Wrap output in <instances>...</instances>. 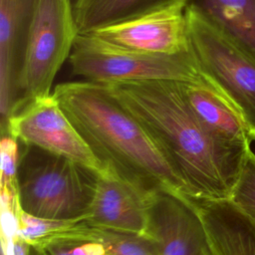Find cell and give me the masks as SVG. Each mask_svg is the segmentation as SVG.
<instances>
[{
  "label": "cell",
  "instance_id": "6da1fadb",
  "mask_svg": "<svg viewBox=\"0 0 255 255\" xmlns=\"http://www.w3.org/2000/svg\"><path fill=\"white\" fill-rule=\"evenodd\" d=\"M142 125L193 200H227L250 142L231 140L209 128L186 101L180 83L154 80L106 84Z\"/></svg>",
  "mask_w": 255,
  "mask_h": 255
},
{
  "label": "cell",
  "instance_id": "7a4b0ae2",
  "mask_svg": "<svg viewBox=\"0 0 255 255\" xmlns=\"http://www.w3.org/2000/svg\"><path fill=\"white\" fill-rule=\"evenodd\" d=\"M53 95L105 171L147 192L167 191L187 197L183 182L156 143L108 85L61 83Z\"/></svg>",
  "mask_w": 255,
  "mask_h": 255
},
{
  "label": "cell",
  "instance_id": "3957f363",
  "mask_svg": "<svg viewBox=\"0 0 255 255\" xmlns=\"http://www.w3.org/2000/svg\"><path fill=\"white\" fill-rule=\"evenodd\" d=\"M20 144L17 169L20 209L50 220H83L99 173L66 156L35 145Z\"/></svg>",
  "mask_w": 255,
  "mask_h": 255
},
{
  "label": "cell",
  "instance_id": "277c9868",
  "mask_svg": "<svg viewBox=\"0 0 255 255\" xmlns=\"http://www.w3.org/2000/svg\"><path fill=\"white\" fill-rule=\"evenodd\" d=\"M69 62L73 75L100 84L154 80L188 82L201 73L192 50L173 55L151 54L122 48L92 34L77 36Z\"/></svg>",
  "mask_w": 255,
  "mask_h": 255
},
{
  "label": "cell",
  "instance_id": "5b68a950",
  "mask_svg": "<svg viewBox=\"0 0 255 255\" xmlns=\"http://www.w3.org/2000/svg\"><path fill=\"white\" fill-rule=\"evenodd\" d=\"M186 16L191 48L201 71L234 107L255 140V57L190 3Z\"/></svg>",
  "mask_w": 255,
  "mask_h": 255
},
{
  "label": "cell",
  "instance_id": "8992f818",
  "mask_svg": "<svg viewBox=\"0 0 255 255\" xmlns=\"http://www.w3.org/2000/svg\"><path fill=\"white\" fill-rule=\"evenodd\" d=\"M78 35L71 0H39L27 44L20 103L14 112L51 95L54 79L70 57Z\"/></svg>",
  "mask_w": 255,
  "mask_h": 255
},
{
  "label": "cell",
  "instance_id": "52a82bcc",
  "mask_svg": "<svg viewBox=\"0 0 255 255\" xmlns=\"http://www.w3.org/2000/svg\"><path fill=\"white\" fill-rule=\"evenodd\" d=\"M20 143L38 146L91 168L105 172L75 126L62 110L53 93L33 100L14 112L2 128Z\"/></svg>",
  "mask_w": 255,
  "mask_h": 255
},
{
  "label": "cell",
  "instance_id": "ba28073f",
  "mask_svg": "<svg viewBox=\"0 0 255 255\" xmlns=\"http://www.w3.org/2000/svg\"><path fill=\"white\" fill-rule=\"evenodd\" d=\"M180 0L153 12L99 29L92 35L119 47L151 54L190 52L186 7Z\"/></svg>",
  "mask_w": 255,
  "mask_h": 255
},
{
  "label": "cell",
  "instance_id": "9c48e42d",
  "mask_svg": "<svg viewBox=\"0 0 255 255\" xmlns=\"http://www.w3.org/2000/svg\"><path fill=\"white\" fill-rule=\"evenodd\" d=\"M143 235L155 243L160 255H214L194 202L182 195L154 193Z\"/></svg>",
  "mask_w": 255,
  "mask_h": 255
},
{
  "label": "cell",
  "instance_id": "30bf717a",
  "mask_svg": "<svg viewBox=\"0 0 255 255\" xmlns=\"http://www.w3.org/2000/svg\"><path fill=\"white\" fill-rule=\"evenodd\" d=\"M39 0H0L1 127L20 103V84Z\"/></svg>",
  "mask_w": 255,
  "mask_h": 255
},
{
  "label": "cell",
  "instance_id": "8fae6325",
  "mask_svg": "<svg viewBox=\"0 0 255 255\" xmlns=\"http://www.w3.org/2000/svg\"><path fill=\"white\" fill-rule=\"evenodd\" d=\"M154 193L142 190L110 171L99 173L93 199L83 221L98 228L143 234Z\"/></svg>",
  "mask_w": 255,
  "mask_h": 255
},
{
  "label": "cell",
  "instance_id": "7c38bea8",
  "mask_svg": "<svg viewBox=\"0 0 255 255\" xmlns=\"http://www.w3.org/2000/svg\"><path fill=\"white\" fill-rule=\"evenodd\" d=\"M214 255H255V225L229 200L191 199Z\"/></svg>",
  "mask_w": 255,
  "mask_h": 255
},
{
  "label": "cell",
  "instance_id": "4fadbf2b",
  "mask_svg": "<svg viewBox=\"0 0 255 255\" xmlns=\"http://www.w3.org/2000/svg\"><path fill=\"white\" fill-rule=\"evenodd\" d=\"M179 83L189 106L209 128L231 140L251 141L237 111L202 71L197 79Z\"/></svg>",
  "mask_w": 255,
  "mask_h": 255
},
{
  "label": "cell",
  "instance_id": "5bb4252c",
  "mask_svg": "<svg viewBox=\"0 0 255 255\" xmlns=\"http://www.w3.org/2000/svg\"><path fill=\"white\" fill-rule=\"evenodd\" d=\"M180 0H75L74 15L79 34H91Z\"/></svg>",
  "mask_w": 255,
  "mask_h": 255
},
{
  "label": "cell",
  "instance_id": "9a60e30c",
  "mask_svg": "<svg viewBox=\"0 0 255 255\" xmlns=\"http://www.w3.org/2000/svg\"><path fill=\"white\" fill-rule=\"evenodd\" d=\"M189 3L255 57V0H190Z\"/></svg>",
  "mask_w": 255,
  "mask_h": 255
},
{
  "label": "cell",
  "instance_id": "2e32d148",
  "mask_svg": "<svg viewBox=\"0 0 255 255\" xmlns=\"http://www.w3.org/2000/svg\"><path fill=\"white\" fill-rule=\"evenodd\" d=\"M58 238L74 242L100 243L108 255H160L155 243L143 234L98 228L83 220L71 222Z\"/></svg>",
  "mask_w": 255,
  "mask_h": 255
},
{
  "label": "cell",
  "instance_id": "e0dca14e",
  "mask_svg": "<svg viewBox=\"0 0 255 255\" xmlns=\"http://www.w3.org/2000/svg\"><path fill=\"white\" fill-rule=\"evenodd\" d=\"M229 200L255 225V154L251 149Z\"/></svg>",
  "mask_w": 255,
  "mask_h": 255
},
{
  "label": "cell",
  "instance_id": "ac0fdd59",
  "mask_svg": "<svg viewBox=\"0 0 255 255\" xmlns=\"http://www.w3.org/2000/svg\"><path fill=\"white\" fill-rule=\"evenodd\" d=\"M19 141L9 133H3L1 150V187L17 190V169L20 148Z\"/></svg>",
  "mask_w": 255,
  "mask_h": 255
},
{
  "label": "cell",
  "instance_id": "d6986e66",
  "mask_svg": "<svg viewBox=\"0 0 255 255\" xmlns=\"http://www.w3.org/2000/svg\"><path fill=\"white\" fill-rule=\"evenodd\" d=\"M73 244V241L52 240L35 247L39 248L44 255H74L72 250Z\"/></svg>",
  "mask_w": 255,
  "mask_h": 255
}]
</instances>
